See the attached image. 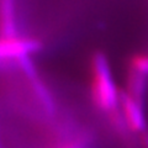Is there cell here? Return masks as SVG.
Returning a JSON list of instances; mask_svg holds the SVG:
<instances>
[{
  "label": "cell",
  "instance_id": "6da1fadb",
  "mask_svg": "<svg viewBox=\"0 0 148 148\" xmlns=\"http://www.w3.org/2000/svg\"><path fill=\"white\" fill-rule=\"evenodd\" d=\"M94 71V98L99 108L110 114L120 110V95L111 73L108 58L103 53H96L92 58Z\"/></svg>",
  "mask_w": 148,
  "mask_h": 148
},
{
  "label": "cell",
  "instance_id": "7a4b0ae2",
  "mask_svg": "<svg viewBox=\"0 0 148 148\" xmlns=\"http://www.w3.org/2000/svg\"><path fill=\"white\" fill-rule=\"evenodd\" d=\"M41 48V43L32 38L22 37H3L0 40V66L6 62H18L21 58L29 57Z\"/></svg>",
  "mask_w": 148,
  "mask_h": 148
},
{
  "label": "cell",
  "instance_id": "3957f363",
  "mask_svg": "<svg viewBox=\"0 0 148 148\" xmlns=\"http://www.w3.org/2000/svg\"><path fill=\"white\" fill-rule=\"evenodd\" d=\"M120 111L130 131L138 132L142 135L147 132L145 106L133 100L126 91H121L120 95Z\"/></svg>",
  "mask_w": 148,
  "mask_h": 148
},
{
  "label": "cell",
  "instance_id": "277c9868",
  "mask_svg": "<svg viewBox=\"0 0 148 148\" xmlns=\"http://www.w3.org/2000/svg\"><path fill=\"white\" fill-rule=\"evenodd\" d=\"M20 67L21 69L24 71V73L27 75V78L30 79L32 86H34V89L36 91V94L38 95V98L41 100V103L43 104V106L47 110H51L52 111L54 105H53V100H52V96H51L49 91L47 90V88L45 86V84L41 79H38V74L36 72V68L34 66V63H32L31 58H26L24 59L21 63H20Z\"/></svg>",
  "mask_w": 148,
  "mask_h": 148
},
{
  "label": "cell",
  "instance_id": "5b68a950",
  "mask_svg": "<svg viewBox=\"0 0 148 148\" xmlns=\"http://www.w3.org/2000/svg\"><path fill=\"white\" fill-rule=\"evenodd\" d=\"M148 88V75L140 69L131 66L127 79V90L126 92L133 100L145 106L146 94Z\"/></svg>",
  "mask_w": 148,
  "mask_h": 148
},
{
  "label": "cell",
  "instance_id": "8992f818",
  "mask_svg": "<svg viewBox=\"0 0 148 148\" xmlns=\"http://www.w3.org/2000/svg\"><path fill=\"white\" fill-rule=\"evenodd\" d=\"M0 27L3 37H17L14 0H0Z\"/></svg>",
  "mask_w": 148,
  "mask_h": 148
},
{
  "label": "cell",
  "instance_id": "52a82bcc",
  "mask_svg": "<svg viewBox=\"0 0 148 148\" xmlns=\"http://www.w3.org/2000/svg\"><path fill=\"white\" fill-rule=\"evenodd\" d=\"M131 66L137 68V69H140V71H142L143 73H146L148 75V54L136 56V57L132 59Z\"/></svg>",
  "mask_w": 148,
  "mask_h": 148
},
{
  "label": "cell",
  "instance_id": "ba28073f",
  "mask_svg": "<svg viewBox=\"0 0 148 148\" xmlns=\"http://www.w3.org/2000/svg\"><path fill=\"white\" fill-rule=\"evenodd\" d=\"M64 148H89V143H88L86 141H75L71 143V145L66 146Z\"/></svg>",
  "mask_w": 148,
  "mask_h": 148
},
{
  "label": "cell",
  "instance_id": "9c48e42d",
  "mask_svg": "<svg viewBox=\"0 0 148 148\" xmlns=\"http://www.w3.org/2000/svg\"><path fill=\"white\" fill-rule=\"evenodd\" d=\"M142 143H143V147L148 148V132H145L142 135Z\"/></svg>",
  "mask_w": 148,
  "mask_h": 148
}]
</instances>
